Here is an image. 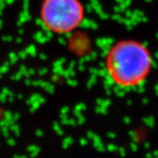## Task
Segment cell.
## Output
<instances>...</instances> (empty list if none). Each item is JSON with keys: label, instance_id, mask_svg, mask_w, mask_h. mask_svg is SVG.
I'll return each instance as SVG.
<instances>
[{"label": "cell", "instance_id": "6da1fadb", "mask_svg": "<svg viewBox=\"0 0 158 158\" xmlns=\"http://www.w3.org/2000/svg\"><path fill=\"white\" fill-rule=\"evenodd\" d=\"M152 56L146 46L135 40H122L113 44L106 56V69L119 87H135L149 76Z\"/></svg>", "mask_w": 158, "mask_h": 158}, {"label": "cell", "instance_id": "7a4b0ae2", "mask_svg": "<svg viewBox=\"0 0 158 158\" xmlns=\"http://www.w3.org/2000/svg\"><path fill=\"white\" fill-rule=\"evenodd\" d=\"M40 17L51 33L69 34L81 25L85 8L80 0H43Z\"/></svg>", "mask_w": 158, "mask_h": 158}]
</instances>
